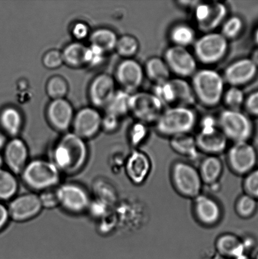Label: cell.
Wrapping results in <instances>:
<instances>
[{
  "label": "cell",
  "instance_id": "60d3db41",
  "mask_svg": "<svg viewBox=\"0 0 258 259\" xmlns=\"http://www.w3.org/2000/svg\"><path fill=\"white\" fill-rule=\"evenodd\" d=\"M242 181L244 193L258 200V167L244 176Z\"/></svg>",
  "mask_w": 258,
  "mask_h": 259
},
{
  "label": "cell",
  "instance_id": "7402d4cb",
  "mask_svg": "<svg viewBox=\"0 0 258 259\" xmlns=\"http://www.w3.org/2000/svg\"><path fill=\"white\" fill-rule=\"evenodd\" d=\"M197 167L204 187H210L220 184L224 172V164L221 157L205 156L199 161Z\"/></svg>",
  "mask_w": 258,
  "mask_h": 259
},
{
  "label": "cell",
  "instance_id": "7bdbcfd3",
  "mask_svg": "<svg viewBox=\"0 0 258 259\" xmlns=\"http://www.w3.org/2000/svg\"><path fill=\"white\" fill-rule=\"evenodd\" d=\"M63 63L62 52L57 50L48 51L42 57V64L48 69H56L61 67Z\"/></svg>",
  "mask_w": 258,
  "mask_h": 259
},
{
  "label": "cell",
  "instance_id": "7a4b0ae2",
  "mask_svg": "<svg viewBox=\"0 0 258 259\" xmlns=\"http://www.w3.org/2000/svg\"><path fill=\"white\" fill-rule=\"evenodd\" d=\"M197 122L196 113L192 108L174 106L164 110L154 126L159 136L171 139L179 135L191 134Z\"/></svg>",
  "mask_w": 258,
  "mask_h": 259
},
{
  "label": "cell",
  "instance_id": "5b68a950",
  "mask_svg": "<svg viewBox=\"0 0 258 259\" xmlns=\"http://www.w3.org/2000/svg\"><path fill=\"white\" fill-rule=\"evenodd\" d=\"M170 180L173 189L182 197L193 200L203 192L198 167L186 160H177L172 164Z\"/></svg>",
  "mask_w": 258,
  "mask_h": 259
},
{
  "label": "cell",
  "instance_id": "83f0119b",
  "mask_svg": "<svg viewBox=\"0 0 258 259\" xmlns=\"http://www.w3.org/2000/svg\"><path fill=\"white\" fill-rule=\"evenodd\" d=\"M169 37L173 46L186 48L193 46L197 39L194 28L184 22L177 23L172 26Z\"/></svg>",
  "mask_w": 258,
  "mask_h": 259
},
{
  "label": "cell",
  "instance_id": "bcb514c9",
  "mask_svg": "<svg viewBox=\"0 0 258 259\" xmlns=\"http://www.w3.org/2000/svg\"><path fill=\"white\" fill-rule=\"evenodd\" d=\"M120 118L117 116L105 113V115L102 116V128L110 133L116 132L120 126Z\"/></svg>",
  "mask_w": 258,
  "mask_h": 259
},
{
  "label": "cell",
  "instance_id": "f1b7e54d",
  "mask_svg": "<svg viewBox=\"0 0 258 259\" xmlns=\"http://www.w3.org/2000/svg\"><path fill=\"white\" fill-rule=\"evenodd\" d=\"M90 45L100 48L106 53L115 50L118 39L117 34L108 28H99L90 35Z\"/></svg>",
  "mask_w": 258,
  "mask_h": 259
},
{
  "label": "cell",
  "instance_id": "9c48e42d",
  "mask_svg": "<svg viewBox=\"0 0 258 259\" xmlns=\"http://www.w3.org/2000/svg\"><path fill=\"white\" fill-rule=\"evenodd\" d=\"M55 190L58 204L71 214H82L88 209L92 202L87 189L77 183L60 184Z\"/></svg>",
  "mask_w": 258,
  "mask_h": 259
},
{
  "label": "cell",
  "instance_id": "816d5d0a",
  "mask_svg": "<svg viewBox=\"0 0 258 259\" xmlns=\"http://www.w3.org/2000/svg\"><path fill=\"white\" fill-rule=\"evenodd\" d=\"M249 58L254 63V64L256 65L258 68V48L257 49L253 51L251 58Z\"/></svg>",
  "mask_w": 258,
  "mask_h": 259
},
{
  "label": "cell",
  "instance_id": "ac0fdd59",
  "mask_svg": "<svg viewBox=\"0 0 258 259\" xmlns=\"http://www.w3.org/2000/svg\"><path fill=\"white\" fill-rule=\"evenodd\" d=\"M257 68L250 58H241L230 63L222 76L225 82L229 86L241 88L254 79Z\"/></svg>",
  "mask_w": 258,
  "mask_h": 259
},
{
  "label": "cell",
  "instance_id": "ba28073f",
  "mask_svg": "<svg viewBox=\"0 0 258 259\" xmlns=\"http://www.w3.org/2000/svg\"><path fill=\"white\" fill-rule=\"evenodd\" d=\"M226 162L232 174L244 177L257 167V150L249 142L232 143L226 152Z\"/></svg>",
  "mask_w": 258,
  "mask_h": 259
},
{
  "label": "cell",
  "instance_id": "484cf974",
  "mask_svg": "<svg viewBox=\"0 0 258 259\" xmlns=\"http://www.w3.org/2000/svg\"><path fill=\"white\" fill-rule=\"evenodd\" d=\"M24 125L21 112L16 108L8 106L0 113V126L5 133L11 137H19Z\"/></svg>",
  "mask_w": 258,
  "mask_h": 259
},
{
  "label": "cell",
  "instance_id": "ab89813d",
  "mask_svg": "<svg viewBox=\"0 0 258 259\" xmlns=\"http://www.w3.org/2000/svg\"><path fill=\"white\" fill-rule=\"evenodd\" d=\"M149 133L150 131L147 124L136 121L131 126L128 133V140L133 149H140V147L147 141Z\"/></svg>",
  "mask_w": 258,
  "mask_h": 259
},
{
  "label": "cell",
  "instance_id": "b9f144b4",
  "mask_svg": "<svg viewBox=\"0 0 258 259\" xmlns=\"http://www.w3.org/2000/svg\"><path fill=\"white\" fill-rule=\"evenodd\" d=\"M106 53L100 48L90 45L87 47L85 55V65L96 67L105 62Z\"/></svg>",
  "mask_w": 258,
  "mask_h": 259
},
{
  "label": "cell",
  "instance_id": "7c38bea8",
  "mask_svg": "<svg viewBox=\"0 0 258 259\" xmlns=\"http://www.w3.org/2000/svg\"><path fill=\"white\" fill-rule=\"evenodd\" d=\"M163 58L177 77H192L198 70V62L188 48L172 45L166 50Z\"/></svg>",
  "mask_w": 258,
  "mask_h": 259
},
{
  "label": "cell",
  "instance_id": "d6986e66",
  "mask_svg": "<svg viewBox=\"0 0 258 259\" xmlns=\"http://www.w3.org/2000/svg\"><path fill=\"white\" fill-rule=\"evenodd\" d=\"M195 139L199 152L205 156H221L229 146L228 140L219 127L199 130Z\"/></svg>",
  "mask_w": 258,
  "mask_h": 259
},
{
  "label": "cell",
  "instance_id": "d4e9b609",
  "mask_svg": "<svg viewBox=\"0 0 258 259\" xmlns=\"http://www.w3.org/2000/svg\"><path fill=\"white\" fill-rule=\"evenodd\" d=\"M229 17V9L224 2H211V10L205 20L197 25L199 31L209 33L216 31Z\"/></svg>",
  "mask_w": 258,
  "mask_h": 259
},
{
  "label": "cell",
  "instance_id": "d6a6232c",
  "mask_svg": "<svg viewBox=\"0 0 258 259\" xmlns=\"http://www.w3.org/2000/svg\"><path fill=\"white\" fill-rule=\"evenodd\" d=\"M87 48L82 42L78 41L66 46L62 52L64 63L73 68H80L85 65Z\"/></svg>",
  "mask_w": 258,
  "mask_h": 259
},
{
  "label": "cell",
  "instance_id": "4316f807",
  "mask_svg": "<svg viewBox=\"0 0 258 259\" xmlns=\"http://www.w3.org/2000/svg\"><path fill=\"white\" fill-rule=\"evenodd\" d=\"M145 76L154 83H159L171 79V72L163 58L151 57L143 67Z\"/></svg>",
  "mask_w": 258,
  "mask_h": 259
},
{
  "label": "cell",
  "instance_id": "30bf717a",
  "mask_svg": "<svg viewBox=\"0 0 258 259\" xmlns=\"http://www.w3.org/2000/svg\"><path fill=\"white\" fill-rule=\"evenodd\" d=\"M164 106L152 93L137 91L131 94L130 113L136 119L150 125L155 123L164 111Z\"/></svg>",
  "mask_w": 258,
  "mask_h": 259
},
{
  "label": "cell",
  "instance_id": "52a82bcc",
  "mask_svg": "<svg viewBox=\"0 0 258 259\" xmlns=\"http://www.w3.org/2000/svg\"><path fill=\"white\" fill-rule=\"evenodd\" d=\"M221 33H204L193 44V55L197 62L212 65L221 62L229 52V43Z\"/></svg>",
  "mask_w": 258,
  "mask_h": 259
},
{
  "label": "cell",
  "instance_id": "f35d334b",
  "mask_svg": "<svg viewBox=\"0 0 258 259\" xmlns=\"http://www.w3.org/2000/svg\"><path fill=\"white\" fill-rule=\"evenodd\" d=\"M244 28V22L238 15L229 16L221 27V34L229 40L236 39L241 35Z\"/></svg>",
  "mask_w": 258,
  "mask_h": 259
},
{
  "label": "cell",
  "instance_id": "9a60e30c",
  "mask_svg": "<svg viewBox=\"0 0 258 259\" xmlns=\"http://www.w3.org/2000/svg\"><path fill=\"white\" fill-rule=\"evenodd\" d=\"M126 176L133 185H142L150 177L152 162L150 156L140 149H133L126 157L125 163Z\"/></svg>",
  "mask_w": 258,
  "mask_h": 259
},
{
  "label": "cell",
  "instance_id": "3957f363",
  "mask_svg": "<svg viewBox=\"0 0 258 259\" xmlns=\"http://www.w3.org/2000/svg\"><path fill=\"white\" fill-rule=\"evenodd\" d=\"M191 78L196 102L207 108L216 107L222 103L226 82L221 73L211 68H203L197 70Z\"/></svg>",
  "mask_w": 258,
  "mask_h": 259
},
{
  "label": "cell",
  "instance_id": "836d02e7",
  "mask_svg": "<svg viewBox=\"0 0 258 259\" xmlns=\"http://www.w3.org/2000/svg\"><path fill=\"white\" fill-rule=\"evenodd\" d=\"M140 47L137 38L133 35L125 34L118 37L115 51L124 59H131L137 54Z\"/></svg>",
  "mask_w": 258,
  "mask_h": 259
},
{
  "label": "cell",
  "instance_id": "f546056e",
  "mask_svg": "<svg viewBox=\"0 0 258 259\" xmlns=\"http://www.w3.org/2000/svg\"><path fill=\"white\" fill-rule=\"evenodd\" d=\"M174 86L176 96V106L191 107L196 103L193 88L191 82H188L186 78H171Z\"/></svg>",
  "mask_w": 258,
  "mask_h": 259
},
{
  "label": "cell",
  "instance_id": "1f68e13d",
  "mask_svg": "<svg viewBox=\"0 0 258 259\" xmlns=\"http://www.w3.org/2000/svg\"><path fill=\"white\" fill-rule=\"evenodd\" d=\"M17 175L7 168L0 167V201L11 200L19 190Z\"/></svg>",
  "mask_w": 258,
  "mask_h": 259
},
{
  "label": "cell",
  "instance_id": "8fae6325",
  "mask_svg": "<svg viewBox=\"0 0 258 259\" xmlns=\"http://www.w3.org/2000/svg\"><path fill=\"white\" fill-rule=\"evenodd\" d=\"M192 213L196 222L202 227L213 228L223 218L221 203L211 194L202 192L192 200Z\"/></svg>",
  "mask_w": 258,
  "mask_h": 259
},
{
  "label": "cell",
  "instance_id": "ee69618b",
  "mask_svg": "<svg viewBox=\"0 0 258 259\" xmlns=\"http://www.w3.org/2000/svg\"><path fill=\"white\" fill-rule=\"evenodd\" d=\"M55 189L45 190V191L40 192L39 196L43 208L51 209V208L59 205Z\"/></svg>",
  "mask_w": 258,
  "mask_h": 259
},
{
  "label": "cell",
  "instance_id": "2e32d148",
  "mask_svg": "<svg viewBox=\"0 0 258 259\" xmlns=\"http://www.w3.org/2000/svg\"><path fill=\"white\" fill-rule=\"evenodd\" d=\"M102 115L95 108H82L75 114L72 132L83 139H92L102 128Z\"/></svg>",
  "mask_w": 258,
  "mask_h": 259
},
{
  "label": "cell",
  "instance_id": "681fc988",
  "mask_svg": "<svg viewBox=\"0 0 258 259\" xmlns=\"http://www.w3.org/2000/svg\"><path fill=\"white\" fill-rule=\"evenodd\" d=\"M242 242H243L245 250H246V254H247V252L252 250V248H254V247L255 244H256V242H255L253 237H249H249L242 238Z\"/></svg>",
  "mask_w": 258,
  "mask_h": 259
},
{
  "label": "cell",
  "instance_id": "cb8c5ba5",
  "mask_svg": "<svg viewBox=\"0 0 258 259\" xmlns=\"http://www.w3.org/2000/svg\"><path fill=\"white\" fill-rule=\"evenodd\" d=\"M169 146L175 153L192 163L200 156L195 136L191 134H181L172 137L169 139Z\"/></svg>",
  "mask_w": 258,
  "mask_h": 259
},
{
  "label": "cell",
  "instance_id": "4dcf8cb0",
  "mask_svg": "<svg viewBox=\"0 0 258 259\" xmlns=\"http://www.w3.org/2000/svg\"><path fill=\"white\" fill-rule=\"evenodd\" d=\"M131 94L120 90H116L110 103L105 108L106 113L121 118L130 113Z\"/></svg>",
  "mask_w": 258,
  "mask_h": 259
},
{
  "label": "cell",
  "instance_id": "5bb4252c",
  "mask_svg": "<svg viewBox=\"0 0 258 259\" xmlns=\"http://www.w3.org/2000/svg\"><path fill=\"white\" fill-rule=\"evenodd\" d=\"M145 78L143 67L138 61L124 59L116 67L115 80L121 90L130 94L138 91Z\"/></svg>",
  "mask_w": 258,
  "mask_h": 259
},
{
  "label": "cell",
  "instance_id": "4fadbf2b",
  "mask_svg": "<svg viewBox=\"0 0 258 259\" xmlns=\"http://www.w3.org/2000/svg\"><path fill=\"white\" fill-rule=\"evenodd\" d=\"M8 205L10 220L24 222L36 217L43 209L39 195L35 193L16 195Z\"/></svg>",
  "mask_w": 258,
  "mask_h": 259
},
{
  "label": "cell",
  "instance_id": "f5cc1de1",
  "mask_svg": "<svg viewBox=\"0 0 258 259\" xmlns=\"http://www.w3.org/2000/svg\"><path fill=\"white\" fill-rule=\"evenodd\" d=\"M234 259H254L250 257L248 254H244L243 255L240 256L239 257H237Z\"/></svg>",
  "mask_w": 258,
  "mask_h": 259
},
{
  "label": "cell",
  "instance_id": "f6af8a7d",
  "mask_svg": "<svg viewBox=\"0 0 258 259\" xmlns=\"http://www.w3.org/2000/svg\"><path fill=\"white\" fill-rule=\"evenodd\" d=\"M244 107L249 115L258 116V90L247 96Z\"/></svg>",
  "mask_w": 258,
  "mask_h": 259
},
{
  "label": "cell",
  "instance_id": "db71d44e",
  "mask_svg": "<svg viewBox=\"0 0 258 259\" xmlns=\"http://www.w3.org/2000/svg\"><path fill=\"white\" fill-rule=\"evenodd\" d=\"M254 38L255 42H256L257 43V45H258V28L256 30V31H255L254 32Z\"/></svg>",
  "mask_w": 258,
  "mask_h": 259
},
{
  "label": "cell",
  "instance_id": "d590c367",
  "mask_svg": "<svg viewBox=\"0 0 258 259\" xmlns=\"http://www.w3.org/2000/svg\"><path fill=\"white\" fill-rule=\"evenodd\" d=\"M164 106H176V96L171 79L154 84L152 92Z\"/></svg>",
  "mask_w": 258,
  "mask_h": 259
},
{
  "label": "cell",
  "instance_id": "f907efd6",
  "mask_svg": "<svg viewBox=\"0 0 258 259\" xmlns=\"http://www.w3.org/2000/svg\"><path fill=\"white\" fill-rule=\"evenodd\" d=\"M198 1H180L178 2L179 6L193 9Z\"/></svg>",
  "mask_w": 258,
  "mask_h": 259
},
{
  "label": "cell",
  "instance_id": "8992f818",
  "mask_svg": "<svg viewBox=\"0 0 258 259\" xmlns=\"http://www.w3.org/2000/svg\"><path fill=\"white\" fill-rule=\"evenodd\" d=\"M218 127L232 143L249 142L254 134L251 119L241 110H224L217 119Z\"/></svg>",
  "mask_w": 258,
  "mask_h": 259
},
{
  "label": "cell",
  "instance_id": "ffe728a7",
  "mask_svg": "<svg viewBox=\"0 0 258 259\" xmlns=\"http://www.w3.org/2000/svg\"><path fill=\"white\" fill-rule=\"evenodd\" d=\"M75 113L69 101L66 99L52 100L47 106L46 117L53 128L60 132H68L72 125Z\"/></svg>",
  "mask_w": 258,
  "mask_h": 259
},
{
  "label": "cell",
  "instance_id": "603a6c76",
  "mask_svg": "<svg viewBox=\"0 0 258 259\" xmlns=\"http://www.w3.org/2000/svg\"><path fill=\"white\" fill-rule=\"evenodd\" d=\"M218 255L226 259H234L246 254L241 237L232 233L220 235L215 242Z\"/></svg>",
  "mask_w": 258,
  "mask_h": 259
},
{
  "label": "cell",
  "instance_id": "277c9868",
  "mask_svg": "<svg viewBox=\"0 0 258 259\" xmlns=\"http://www.w3.org/2000/svg\"><path fill=\"white\" fill-rule=\"evenodd\" d=\"M62 174L50 160L35 159L28 162L20 175L28 188L42 192L57 188Z\"/></svg>",
  "mask_w": 258,
  "mask_h": 259
},
{
  "label": "cell",
  "instance_id": "8d00e7d4",
  "mask_svg": "<svg viewBox=\"0 0 258 259\" xmlns=\"http://www.w3.org/2000/svg\"><path fill=\"white\" fill-rule=\"evenodd\" d=\"M245 95L241 88L229 86L225 90L222 102L226 107V110H241L244 105Z\"/></svg>",
  "mask_w": 258,
  "mask_h": 259
},
{
  "label": "cell",
  "instance_id": "7dc6e473",
  "mask_svg": "<svg viewBox=\"0 0 258 259\" xmlns=\"http://www.w3.org/2000/svg\"><path fill=\"white\" fill-rule=\"evenodd\" d=\"M72 34L76 39L81 40L85 39L90 34L89 27L84 22H78L73 25Z\"/></svg>",
  "mask_w": 258,
  "mask_h": 259
},
{
  "label": "cell",
  "instance_id": "6da1fadb",
  "mask_svg": "<svg viewBox=\"0 0 258 259\" xmlns=\"http://www.w3.org/2000/svg\"><path fill=\"white\" fill-rule=\"evenodd\" d=\"M88 149L85 140L73 132H66L56 144L50 161L62 174H77L85 166Z\"/></svg>",
  "mask_w": 258,
  "mask_h": 259
},
{
  "label": "cell",
  "instance_id": "44dd1931",
  "mask_svg": "<svg viewBox=\"0 0 258 259\" xmlns=\"http://www.w3.org/2000/svg\"><path fill=\"white\" fill-rule=\"evenodd\" d=\"M116 91L115 78L108 73H101L91 82L88 96L95 108H105Z\"/></svg>",
  "mask_w": 258,
  "mask_h": 259
},
{
  "label": "cell",
  "instance_id": "e0dca14e",
  "mask_svg": "<svg viewBox=\"0 0 258 259\" xmlns=\"http://www.w3.org/2000/svg\"><path fill=\"white\" fill-rule=\"evenodd\" d=\"M2 157L7 169L20 175L29 161L27 145L19 137L11 138L5 144Z\"/></svg>",
  "mask_w": 258,
  "mask_h": 259
},
{
  "label": "cell",
  "instance_id": "11a10c76",
  "mask_svg": "<svg viewBox=\"0 0 258 259\" xmlns=\"http://www.w3.org/2000/svg\"><path fill=\"white\" fill-rule=\"evenodd\" d=\"M254 259H258V253H257L256 257Z\"/></svg>",
  "mask_w": 258,
  "mask_h": 259
},
{
  "label": "cell",
  "instance_id": "74e56055",
  "mask_svg": "<svg viewBox=\"0 0 258 259\" xmlns=\"http://www.w3.org/2000/svg\"><path fill=\"white\" fill-rule=\"evenodd\" d=\"M45 90L48 96L52 100L65 99L67 95L69 87L67 81L60 75H55L48 80L45 86Z\"/></svg>",
  "mask_w": 258,
  "mask_h": 259
},
{
  "label": "cell",
  "instance_id": "e575fe53",
  "mask_svg": "<svg viewBox=\"0 0 258 259\" xmlns=\"http://www.w3.org/2000/svg\"><path fill=\"white\" fill-rule=\"evenodd\" d=\"M257 209V200L245 193L239 195L235 202V211L242 219L247 220L252 218L256 214Z\"/></svg>",
  "mask_w": 258,
  "mask_h": 259
},
{
  "label": "cell",
  "instance_id": "c3c4849f",
  "mask_svg": "<svg viewBox=\"0 0 258 259\" xmlns=\"http://www.w3.org/2000/svg\"><path fill=\"white\" fill-rule=\"evenodd\" d=\"M10 220L7 206L4 204V202L0 201V232L7 227Z\"/></svg>",
  "mask_w": 258,
  "mask_h": 259
}]
</instances>
